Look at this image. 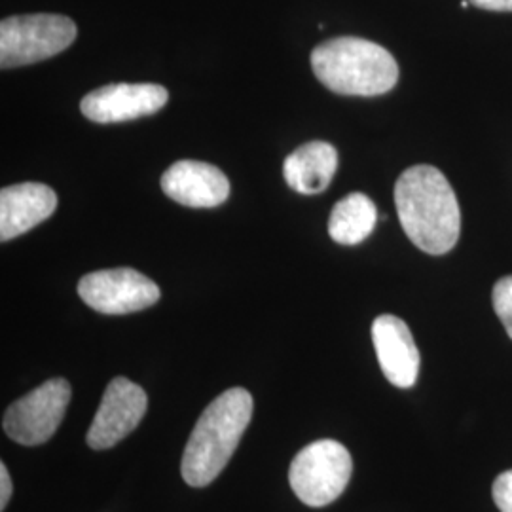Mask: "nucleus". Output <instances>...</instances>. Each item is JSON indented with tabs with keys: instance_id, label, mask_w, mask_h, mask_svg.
<instances>
[{
	"instance_id": "ddd939ff",
	"label": "nucleus",
	"mask_w": 512,
	"mask_h": 512,
	"mask_svg": "<svg viewBox=\"0 0 512 512\" xmlns=\"http://www.w3.org/2000/svg\"><path fill=\"white\" fill-rule=\"evenodd\" d=\"M338 169V150L325 141H311L296 148L283 164L287 184L298 194H321Z\"/></svg>"
},
{
	"instance_id": "9d476101",
	"label": "nucleus",
	"mask_w": 512,
	"mask_h": 512,
	"mask_svg": "<svg viewBox=\"0 0 512 512\" xmlns=\"http://www.w3.org/2000/svg\"><path fill=\"white\" fill-rule=\"evenodd\" d=\"M372 342L389 384L401 389L416 384L420 374V351L403 319L387 313L380 315L372 323Z\"/></svg>"
},
{
	"instance_id": "f257e3e1",
	"label": "nucleus",
	"mask_w": 512,
	"mask_h": 512,
	"mask_svg": "<svg viewBox=\"0 0 512 512\" xmlns=\"http://www.w3.org/2000/svg\"><path fill=\"white\" fill-rule=\"evenodd\" d=\"M395 205L406 236L427 255H446L458 243L461 211L454 188L433 165L406 169L395 184Z\"/></svg>"
},
{
	"instance_id": "f3484780",
	"label": "nucleus",
	"mask_w": 512,
	"mask_h": 512,
	"mask_svg": "<svg viewBox=\"0 0 512 512\" xmlns=\"http://www.w3.org/2000/svg\"><path fill=\"white\" fill-rule=\"evenodd\" d=\"M10 497H12V478L8 473V467L0 463V511L6 509Z\"/></svg>"
},
{
	"instance_id": "f03ea898",
	"label": "nucleus",
	"mask_w": 512,
	"mask_h": 512,
	"mask_svg": "<svg viewBox=\"0 0 512 512\" xmlns=\"http://www.w3.org/2000/svg\"><path fill=\"white\" fill-rule=\"evenodd\" d=\"M253 418V397L232 387L203 410L184 448L181 473L192 488H205L224 471Z\"/></svg>"
},
{
	"instance_id": "6e6552de",
	"label": "nucleus",
	"mask_w": 512,
	"mask_h": 512,
	"mask_svg": "<svg viewBox=\"0 0 512 512\" xmlns=\"http://www.w3.org/2000/svg\"><path fill=\"white\" fill-rule=\"evenodd\" d=\"M147 408V393L141 385L122 376L114 378L105 389L88 431V446L92 450H107L126 439L145 418Z\"/></svg>"
},
{
	"instance_id": "2eb2a0df",
	"label": "nucleus",
	"mask_w": 512,
	"mask_h": 512,
	"mask_svg": "<svg viewBox=\"0 0 512 512\" xmlns=\"http://www.w3.org/2000/svg\"><path fill=\"white\" fill-rule=\"evenodd\" d=\"M492 302L497 317L512 340V275H507L495 283Z\"/></svg>"
},
{
	"instance_id": "39448f33",
	"label": "nucleus",
	"mask_w": 512,
	"mask_h": 512,
	"mask_svg": "<svg viewBox=\"0 0 512 512\" xmlns=\"http://www.w3.org/2000/svg\"><path fill=\"white\" fill-rule=\"evenodd\" d=\"M353 459L336 440H317L302 448L291 463L289 480L296 497L308 507H325L348 488Z\"/></svg>"
},
{
	"instance_id": "a211bd4d",
	"label": "nucleus",
	"mask_w": 512,
	"mask_h": 512,
	"mask_svg": "<svg viewBox=\"0 0 512 512\" xmlns=\"http://www.w3.org/2000/svg\"><path fill=\"white\" fill-rule=\"evenodd\" d=\"M469 2L490 12H512V0H469Z\"/></svg>"
},
{
	"instance_id": "9b49d317",
	"label": "nucleus",
	"mask_w": 512,
	"mask_h": 512,
	"mask_svg": "<svg viewBox=\"0 0 512 512\" xmlns=\"http://www.w3.org/2000/svg\"><path fill=\"white\" fill-rule=\"evenodd\" d=\"M162 190L186 207H217L230 196V181L215 165L198 160H181L162 177Z\"/></svg>"
},
{
	"instance_id": "7ed1b4c3",
	"label": "nucleus",
	"mask_w": 512,
	"mask_h": 512,
	"mask_svg": "<svg viewBox=\"0 0 512 512\" xmlns=\"http://www.w3.org/2000/svg\"><path fill=\"white\" fill-rule=\"evenodd\" d=\"M311 69L330 92L374 97L391 92L399 65L384 46L366 38L336 37L311 52Z\"/></svg>"
},
{
	"instance_id": "f8f14e48",
	"label": "nucleus",
	"mask_w": 512,
	"mask_h": 512,
	"mask_svg": "<svg viewBox=\"0 0 512 512\" xmlns=\"http://www.w3.org/2000/svg\"><path fill=\"white\" fill-rule=\"evenodd\" d=\"M57 196L46 184L21 183L0 192V239L10 241L52 217Z\"/></svg>"
},
{
	"instance_id": "4468645a",
	"label": "nucleus",
	"mask_w": 512,
	"mask_h": 512,
	"mask_svg": "<svg viewBox=\"0 0 512 512\" xmlns=\"http://www.w3.org/2000/svg\"><path fill=\"white\" fill-rule=\"evenodd\" d=\"M378 211L361 192H353L334 205L329 220L330 238L340 245H359L376 228Z\"/></svg>"
},
{
	"instance_id": "20e7f679",
	"label": "nucleus",
	"mask_w": 512,
	"mask_h": 512,
	"mask_svg": "<svg viewBox=\"0 0 512 512\" xmlns=\"http://www.w3.org/2000/svg\"><path fill=\"white\" fill-rule=\"evenodd\" d=\"M76 38L71 18L57 14H31L2 19L0 67L33 65L67 50Z\"/></svg>"
},
{
	"instance_id": "1a4fd4ad",
	"label": "nucleus",
	"mask_w": 512,
	"mask_h": 512,
	"mask_svg": "<svg viewBox=\"0 0 512 512\" xmlns=\"http://www.w3.org/2000/svg\"><path fill=\"white\" fill-rule=\"evenodd\" d=\"M169 95L160 84H109L88 93L80 110L97 124H120L164 109Z\"/></svg>"
},
{
	"instance_id": "dca6fc26",
	"label": "nucleus",
	"mask_w": 512,
	"mask_h": 512,
	"mask_svg": "<svg viewBox=\"0 0 512 512\" xmlns=\"http://www.w3.org/2000/svg\"><path fill=\"white\" fill-rule=\"evenodd\" d=\"M492 494L499 511L512 512V469L495 478Z\"/></svg>"
},
{
	"instance_id": "0eeeda50",
	"label": "nucleus",
	"mask_w": 512,
	"mask_h": 512,
	"mask_svg": "<svg viewBox=\"0 0 512 512\" xmlns=\"http://www.w3.org/2000/svg\"><path fill=\"white\" fill-rule=\"evenodd\" d=\"M80 298L92 310L105 315H126L147 310L160 300V287L133 268L99 270L78 283Z\"/></svg>"
},
{
	"instance_id": "423d86ee",
	"label": "nucleus",
	"mask_w": 512,
	"mask_h": 512,
	"mask_svg": "<svg viewBox=\"0 0 512 512\" xmlns=\"http://www.w3.org/2000/svg\"><path fill=\"white\" fill-rule=\"evenodd\" d=\"M71 384L54 378L10 404L4 414V433L23 446H38L54 437L71 403Z\"/></svg>"
}]
</instances>
